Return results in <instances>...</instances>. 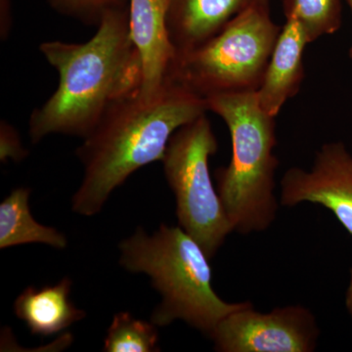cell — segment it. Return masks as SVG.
Listing matches in <instances>:
<instances>
[{"instance_id": "cell-3", "label": "cell", "mask_w": 352, "mask_h": 352, "mask_svg": "<svg viewBox=\"0 0 352 352\" xmlns=\"http://www.w3.org/2000/svg\"><path fill=\"white\" fill-rule=\"evenodd\" d=\"M119 249L120 265L149 276L161 295L150 319L157 327L182 320L210 338L226 316L249 303L226 302L217 296L210 258L180 226L163 223L153 235L138 227Z\"/></svg>"}, {"instance_id": "cell-15", "label": "cell", "mask_w": 352, "mask_h": 352, "mask_svg": "<svg viewBox=\"0 0 352 352\" xmlns=\"http://www.w3.org/2000/svg\"><path fill=\"white\" fill-rule=\"evenodd\" d=\"M285 14L300 22L309 43L337 32L342 22L340 0H286Z\"/></svg>"}, {"instance_id": "cell-14", "label": "cell", "mask_w": 352, "mask_h": 352, "mask_svg": "<svg viewBox=\"0 0 352 352\" xmlns=\"http://www.w3.org/2000/svg\"><path fill=\"white\" fill-rule=\"evenodd\" d=\"M159 335L157 326L151 321L136 319L129 312H119L113 317L112 323L104 340L103 351L107 352H155Z\"/></svg>"}, {"instance_id": "cell-12", "label": "cell", "mask_w": 352, "mask_h": 352, "mask_svg": "<svg viewBox=\"0 0 352 352\" xmlns=\"http://www.w3.org/2000/svg\"><path fill=\"white\" fill-rule=\"evenodd\" d=\"M71 288L69 278L53 286L29 287L16 298L14 312L32 335L48 337L62 332L85 317L69 298Z\"/></svg>"}, {"instance_id": "cell-7", "label": "cell", "mask_w": 352, "mask_h": 352, "mask_svg": "<svg viewBox=\"0 0 352 352\" xmlns=\"http://www.w3.org/2000/svg\"><path fill=\"white\" fill-rule=\"evenodd\" d=\"M319 333L307 308L292 305L261 314L249 302L220 322L210 339L221 352H311Z\"/></svg>"}, {"instance_id": "cell-1", "label": "cell", "mask_w": 352, "mask_h": 352, "mask_svg": "<svg viewBox=\"0 0 352 352\" xmlns=\"http://www.w3.org/2000/svg\"><path fill=\"white\" fill-rule=\"evenodd\" d=\"M39 50L56 69L59 83L30 118L32 144L50 134L87 138L116 102L139 94L142 71L129 34V8L106 13L87 43L45 41Z\"/></svg>"}, {"instance_id": "cell-20", "label": "cell", "mask_w": 352, "mask_h": 352, "mask_svg": "<svg viewBox=\"0 0 352 352\" xmlns=\"http://www.w3.org/2000/svg\"><path fill=\"white\" fill-rule=\"evenodd\" d=\"M347 3H349V6H351V12H352V0H347Z\"/></svg>"}, {"instance_id": "cell-10", "label": "cell", "mask_w": 352, "mask_h": 352, "mask_svg": "<svg viewBox=\"0 0 352 352\" xmlns=\"http://www.w3.org/2000/svg\"><path fill=\"white\" fill-rule=\"evenodd\" d=\"M307 43L300 22L287 18L256 91L259 105L272 117L276 118L285 103L300 90L305 76L303 52Z\"/></svg>"}, {"instance_id": "cell-18", "label": "cell", "mask_w": 352, "mask_h": 352, "mask_svg": "<svg viewBox=\"0 0 352 352\" xmlns=\"http://www.w3.org/2000/svg\"><path fill=\"white\" fill-rule=\"evenodd\" d=\"M1 36L6 38L11 28V10L9 0H1Z\"/></svg>"}, {"instance_id": "cell-17", "label": "cell", "mask_w": 352, "mask_h": 352, "mask_svg": "<svg viewBox=\"0 0 352 352\" xmlns=\"http://www.w3.org/2000/svg\"><path fill=\"white\" fill-rule=\"evenodd\" d=\"M28 156V151L23 146L19 133L6 120L0 126V160L6 163L11 160L20 162Z\"/></svg>"}, {"instance_id": "cell-9", "label": "cell", "mask_w": 352, "mask_h": 352, "mask_svg": "<svg viewBox=\"0 0 352 352\" xmlns=\"http://www.w3.org/2000/svg\"><path fill=\"white\" fill-rule=\"evenodd\" d=\"M168 3L170 0H129V34L140 59L142 97L163 88L176 57L168 34Z\"/></svg>"}, {"instance_id": "cell-13", "label": "cell", "mask_w": 352, "mask_h": 352, "mask_svg": "<svg viewBox=\"0 0 352 352\" xmlns=\"http://www.w3.org/2000/svg\"><path fill=\"white\" fill-rule=\"evenodd\" d=\"M31 190L14 189L0 204V249L39 243L58 250L66 249L68 240L53 227L43 226L30 210Z\"/></svg>"}, {"instance_id": "cell-8", "label": "cell", "mask_w": 352, "mask_h": 352, "mask_svg": "<svg viewBox=\"0 0 352 352\" xmlns=\"http://www.w3.org/2000/svg\"><path fill=\"white\" fill-rule=\"evenodd\" d=\"M281 205L317 204L333 212L352 236V154L342 142L317 152L311 170L292 168L281 182Z\"/></svg>"}, {"instance_id": "cell-11", "label": "cell", "mask_w": 352, "mask_h": 352, "mask_svg": "<svg viewBox=\"0 0 352 352\" xmlns=\"http://www.w3.org/2000/svg\"><path fill=\"white\" fill-rule=\"evenodd\" d=\"M256 0H170L168 28L176 55L214 38Z\"/></svg>"}, {"instance_id": "cell-16", "label": "cell", "mask_w": 352, "mask_h": 352, "mask_svg": "<svg viewBox=\"0 0 352 352\" xmlns=\"http://www.w3.org/2000/svg\"><path fill=\"white\" fill-rule=\"evenodd\" d=\"M58 12L82 21L88 25H99L109 11L129 8V0H50Z\"/></svg>"}, {"instance_id": "cell-5", "label": "cell", "mask_w": 352, "mask_h": 352, "mask_svg": "<svg viewBox=\"0 0 352 352\" xmlns=\"http://www.w3.org/2000/svg\"><path fill=\"white\" fill-rule=\"evenodd\" d=\"M281 30L268 0H256L207 43L176 55L168 80L205 99L258 91Z\"/></svg>"}, {"instance_id": "cell-19", "label": "cell", "mask_w": 352, "mask_h": 352, "mask_svg": "<svg viewBox=\"0 0 352 352\" xmlns=\"http://www.w3.org/2000/svg\"><path fill=\"white\" fill-rule=\"evenodd\" d=\"M349 273H351V278H349V289L346 292V305L347 310H349V314L352 317V268Z\"/></svg>"}, {"instance_id": "cell-4", "label": "cell", "mask_w": 352, "mask_h": 352, "mask_svg": "<svg viewBox=\"0 0 352 352\" xmlns=\"http://www.w3.org/2000/svg\"><path fill=\"white\" fill-rule=\"evenodd\" d=\"M208 111L226 122L232 141V157L217 170V192L233 232H263L276 219L275 171L279 161L275 118L259 105L256 91L212 95Z\"/></svg>"}, {"instance_id": "cell-21", "label": "cell", "mask_w": 352, "mask_h": 352, "mask_svg": "<svg viewBox=\"0 0 352 352\" xmlns=\"http://www.w3.org/2000/svg\"><path fill=\"white\" fill-rule=\"evenodd\" d=\"M349 57H351V59L352 60V45L351 47V50H349Z\"/></svg>"}, {"instance_id": "cell-2", "label": "cell", "mask_w": 352, "mask_h": 352, "mask_svg": "<svg viewBox=\"0 0 352 352\" xmlns=\"http://www.w3.org/2000/svg\"><path fill=\"white\" fill-rule=\"evenodd\" d=\"M206 112L205 98L170 80L151 97L136 94L116 102L76 149L85 171L72 199L74 212L99 214L118 187L162 161L173 134Z\"/></svg>"}, {"instance_id": "cell-6", "label": "cell", "mask_w": 352, "mask_h": 352, "mask_svg": "<svg viewBox=\"0 0 352 352\" xmlns=\"http://www.w3.org/2000/svg\"><path fill=\"white\" fill-rule=\"evenodd\" d=\"M217 147L205 113L173 134L162 160L166 182L175 194L179 226L210 259L233 232L210 173V157Z\"/></svg>"}]
</instances>
